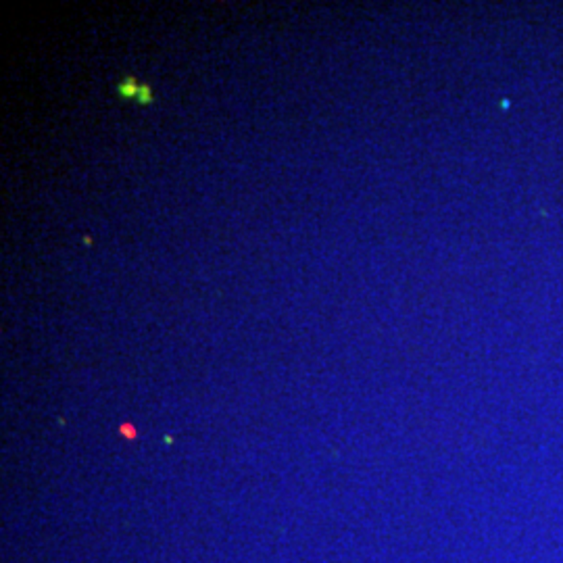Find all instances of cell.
Returning a JSON list of instances; mask_svg holds the SVG:
<instances>
[{
    "label": "cell",
    "instance_id": "6da1fadb",
    "mask_svg": "<svg viewBox=\"0 0 563 563\" xmlns=\"http://www.w3.org/2000/svg\"><path fill=\"white\" fill-rule=\"evenodd\" d=\"M120 94L122 96H128V98H136L138 102H142V104H149V102H153V92H151V88L149 86H144V84H138L134 77H126L122 84H120Z\"/></svg>",
    "mask_w": 563,
    "mask_h": 563
}]
</instances>
